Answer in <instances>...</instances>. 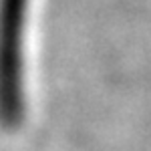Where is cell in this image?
I'll return each instance as SVG.
<instances>
[{"instance_id":"6da1fadb","label":"cell","mask_w":151,"mask_h":151,"mask_svg":"<svg viewBox=\"0 0 151 151\" xmlns=\"http://www.w3.org/2000/svg\"><path fill=\"white\" fill-rule=\"evenodd\" d=\"M28 0H0V125L14 129L24 119V20Z\"/></svg>"}]
</instances>
